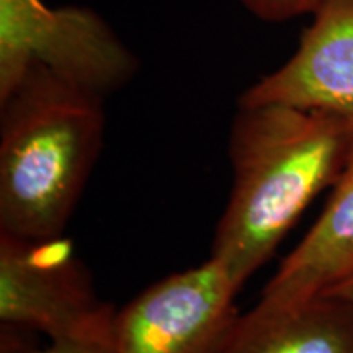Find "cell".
I'll return each mask as SVG.
<instances>
[{
    "mask_svg": "<svg viewBox=\"0 0 353 353\" xmlns=\"http://www.w3.org/2000/svg\"><path fill=\"white\" fill-rule=\"evenodd\" d=\"M353 118L285 103H239L229 134L232 188L211 259L242 285L345 165Z\"/></svg>",
    "mask_w": 353,
    "mask_h": 353,
    "instance_id": "6da1fadb",
    "label": "cell"
},
{
    "mask_svg": "<svg viewBox=\"0 0 353 353\" xmlns=\"http://www.w3.org/2000/svg\"><path fill=\"white\" fill-rule=\"evenodd\" d=\"M0 108V234L61 237L100 156L103 97L34 65Z\"/></svg>",
    "mask_w": 353,
    "mask_h": 353,
    "instance_id": "7a4b0ae2",
    "label": "cell"
},
{
    "mask_svg": "<svg viewBox=\"0 0 353 353\" xmlns=\"http://www.w3.org/2000/svg\"><path fill=\"white\" fill-rule=\"evenodd\" d=\"M43 65L105 97L130 82L138 61L94 12L44 0H0V100Z\"/></svg>",
    "mask_w": 353,
    "mask_h": 353,
    "instance_id": "3957f363",
    "label": "cell"
},
{
    "mask_svg": "<svg viewBox=\"0 0 353 353\" xmlns=\"http://www.w3.org/2000/svg\"><path fill=\"white\" fill-rule=\"evenodd\" d=\"M0 319L59 341L114 343L117 311L97 296L85 267L63 237L0 234Z\"/></svg>",
    "mask_w": 353,
    "mask_h": 353,
    "instance_id": "277c9868",
    "label": "cell"
},
{
    "mask_svg": "<svg viewBox=\"0 0 353 353\" xmlns=\"http://www.w3.org/2000/svg\"><path fill=\"white\" fill-rule=\"evenodd\" d=\"M237 291L211 257L157 281L117 312L114 353H219L239 316Z\"/></svg>",
    "mask_w": 353,
    "mask_h": 353,
    "instance_id": "5b68a950",
    "label": "cell"
},
{
    "mask_svg": "<svg viewBox=\"0 0 353 353\" xmlns=\"http://www.w3.org/2000/svg\"><path fill=\"white\" fill-rule=\"evenodd\" d=\"M293 56L239 103H285L353 118V0H321Z\"/></svg>",
    "mask_w": 353,
    "mask_h": 353,
    "instance_id": "8992f818",
    "label": "cell"
},
{
    "mask_svg": "<svg viewBox=\"0 0 353 353\" xmlns=\"http://www.w3.org/2000/svg\"><path fill=\"white\" fill-rule=\"evenodd\" d=\"M332 187L322 214L265 286L254 311H293L353 275V139Z\"/></svg>",
    "mask_w": 353,
    "mask_h": 353,
    "instance_id": "52a82bcc",
    "label": "cell"
},
{
    "mask_svg": "<svg viewBox=\"0 0 353 353\" xmlns=\"http://www.w3.org/2000/svg\"><path fill=\"white\" fill-rule=\"evenodd\" d=\"M219 353H353V303L322 294L278 314L237 316Z\"/></svg>",
    "mask_w": 353,
    "mask_h": 353,
    "instance_id": "ba28073f",
    "label": "cell"
},
{
    "mask_svg": "<svg viewBox=\"0 0 353 353\" xmlns=\"http://www.w3.org/2000/svg\"><path fill=\"white\" fill-rule=\"evenodd\" d=\"M252 15L265 21H286L312 15L321 0H239Z\"/></svg>",
    "mask_w": 353,
    "mask_h": 353,
    "instance_id": "9c48e42d",
    "label": "cell"
},
{
    "mask_svg": "<svg viewBox=\"0 0 353 353\" xmlns=\"http://www.w3.org/2000/svg\"><path fill=\"white\" fill-rule=\"evenodd\" d=\"M30 353H114V343L97 341H59Z\"/></svg>",
    "mask_w": 353,
    "mask_h": 353,
    "instance_id": "30bf717a",
    "label": "cell"
},
{
    "mask_svg": "<svg viewBox=\"0 0 353 353\" xmlns=\"http://www.w3.org/2000/svg\"><path fill=\"white\" fill-rule=\"evenodd\" d=\"M325 294H332V296H339L347 299V301L353 303V275H350L347 280H343L341 285H337L335 288L327 291Z\"/></svg>",
    "mask_w": 353,
    "mask_h": 353,
    "instance_id": "8fae6325",
    "label": "cell"
}]
</instances>
